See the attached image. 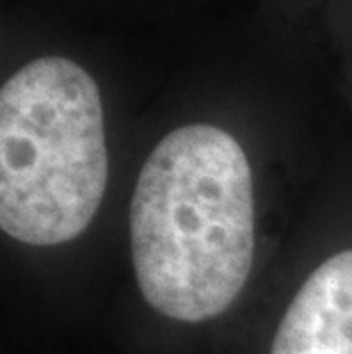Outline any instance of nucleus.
Returning a JSON list of instances; mask_svg holds the SVG:
<instances>
[{
    "label": "nucleus",
    "mask_w": 352,
    "mask_h": 354,
    "mask_svg": "<svg viewBox=\"0 0 352 354\" xmlns=\"http://www.w3.org/2000/svg\"><path fill=\"white\" fill-rule=\"evenodd\" d=\"M270 354H352V250L306 277L275 331Z\"/></svg>",
    "instance_id": "3"
},
{
    "label": "nucleus",
    "mask_w": 352,
    "mask_h": 354,
    "mask_svg": "<svg viewBox=\"0 0 352 354\" xmlns=\"http://www.w3.org/2000/svg\"><path fill=\"white\" fill-rule=\"evenodd\" d=\"M131 254L165 318L204 322L234 304L254 261L252 169L234 135L190 124L156 145L131 199Z\"/></svg>",
    "instance_id": "1"
},
{
    "label": "nucleus",
    "mask_w": 352,
    "mask_h": 354,
    "mask_svg": "<svg viewBox=\"0 0 352 354\" xmlns=\"http://www.w3.org/2000/svg\"><path fill=\"white\" fill-rule=\"evenodd\" d=\"M108 185L101 92L66 57H37L0 89V227L53 247L78 238Z\"/></svg>",
    "instance_id": "2"
}]
</instances>
